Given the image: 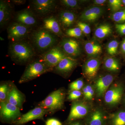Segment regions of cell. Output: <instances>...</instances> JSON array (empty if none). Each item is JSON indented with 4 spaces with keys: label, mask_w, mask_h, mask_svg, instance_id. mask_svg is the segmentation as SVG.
<instances>
[{
    "label": "cell",
    "mask_w": 125,
    "mask_h": 125,
    "mask_svg": "<svg viewBox=\"0 0 125 125\" xmlns=\"http://www.w3.org/2000/svg\"><path fill=\"white\" fill-rule=\"evenodd\" d=\"M103 12V10L101 7L95 6L90 8L84 11L81 15V20L85 22H92L96 21Z\"/></svg>",
    "instance_id": "obj_20"
},
{
    "label": "cell",
    "mask_w": 125,
    "mask_h": 125,
    "mask_svg": "<svg viewBox=\"0 0 125 125\" xmlns=\"http://www.w3.org/2000/svg\"><path fill=\"white\" fill-rule=\"evenodd\" d=\"M100 65V62L96 58L88 60L84 66V73L89 79L94 78L97 74Z\"/></svg>",
    "instance_id": "obj_19"
},
{
    "label": "cell",
    "mask_w": 125,
    "mask_h": 125,
    "mask_svg": "<svg viewBox=\"0 0 125 125\" xmlns=\"http://www.w3.org/2000/svg\"><path fill=\"white\" fill-rule=\"evenodd\" d=\"M114 80V77L111 74H107L98 78L95 83V88L97 96L103 97L108 90Z\"/></svg>",
    "instance_id": "obj_15"
},
{
    "label": "cell",
    "mask_w": 125,
    "mask_h": 125,
    "mask_svg": "<svg viewBox=\"0 0 125 125\" xmlns=\"http://www.w3.org/2000/svg\"><path fill=\"white\" fill-rule=\"evenodd\" d=\"M90 118L89 125H103L104 115L101 110L96 109L92 113Z\"/></svg>",
    "instance_id": "obj_25"
},
{
    "label": "cell",
    "mask_w": 125,
    "mask_h": 125,
    "mask_svg": "<svg viewBox=\"0 0 125 125\" xmlns=\"http://www.w3.org/2000/svg\"><path fill=\"white\" fill-rule=\"evenodd\" d=\"M84 49L87 54L91 56L99 55L102 52V49L101 45L93 41L86 42L84 45Z\"/></svg>",
    "instance_id": "obj_22"
},
{
    "label": "cell",
    "mask_w": 125,
    "mask_h": 125,
    "mask_svg": "<svg viewBox=\"0 0 125 125\" xmlns=\"http://www.w3.org/2000/svg\"><path fill=\"white\" fill-rule=\"evenodd\" d=\"M13 83L10 82H4L0 85V102H4L7 101V97Z\"/></svg>",
    "instance_id": "obj_24"
},
{
    "label": "cell",
    "mask_w": 125,
    "mask_h": 125,
    "mask_svg": "<svg viewBox=\"0 0 125 125\" xmlns=\"http://www.w3.org/2000/svg\"><path fill=\"white\" fill-rule=\"evenodd\" d=\"M60 46L65 54L68 55L69 57H75L80 55L81 49L79 43L73 39L65 38L62 39Z\"/></svg>",
    "instance_id": "obj_10"
},
{
    "label": "cell",
    "mask_w": 125,
    "mask_h": 125,
    "mask_svg": "<svg viewBox=\"0 0 125 125\" xmlns=\"http://www.w3.org/2000/svg\"><path fill=\"white\" fill-rule=\"evenodd\" d=\"M106 1L105 0H95L94 1V4L96 5H102Z\"/></svg>",
    "instance_id": "obj_40"
},
{
    "label": "cell",
    "mask_w": 125,
    "mask_h": 125,
    "mask_svg": "<svg viewBox=\"0 0 125 125\" xmlns=\"http://www.w3.org/2000/svg\"><path fill=\"white\" fill-rule=\"evenodd\" d=\"M9 53L12 60L20 64L29 62L36 54L32 45L24 40L11 42L9 46Z\"/></svg>",
    "instance_id": "obj_1"
},
{
    "label": "cell",
    "mask_w": 125,
    "mask_h": 125,
    "mask_svg": "<svg viewBox=\"0 0 125 125\" xmlns=\"http://www.w3.org/2000/svg\"><path fill=\"white\" fill-rule=\"evenodd\" d=\"M122 3H123L125 6V0H122Z\"/></svg>",
    "instance_id": "obj_43"
},
{
    "label": "cell",
    "mask_w": 125,
    "mask_h": 125,
    "mask_svg": "<svg viewBox=\"0 0 125 125\" xmlns=\"http://www.w3.org/2000/svg\"><path fill=\"white\" fill-rule=\"evenodd\" d=\"M77 64L76 59L67 56L62 59L53 69L57 73L66 74L72 71Z\"/></svg>",
    "instance_id": "obj_14"
},
{
    "label": "cell",
    "mask_w": 125,
    "mask_h": 125,
    "mask_svg": "<svg viewBox=\"0 0 125 125\" xmlns=\"http://www.w3.org/2000/svg\"><path fill=\"white\" fill-rule=\"evenodd\" d=\"M71 125H80L79 123L76 122V123H73V124H71Z\"/></svg>",
    "instance_id": "obj_42"
},
{
    "label": "cell",
    "mask_w": 125,
    "mask_h": 125,
    "mask_svg": "<svg viewBox=\"0 0 125 125\" xmlns=\"http://www.w3.org/2000/svg\"><path fill=\"white\" fill-rule=\"evenodd\" d=\"M11 1L15 4L22 5L25 3L26 1L24 0H11Z\"/></svg>",
    "instance_id": "obj_39"
},
{
    "label": "cell",
    "mask_w": 125,
    "mask_h": 125,
    "mask_svg": "<svg viewBox=\"0 0 125 125\" xmlns=\"http://www.w3.org/2000/svg\"><path fill=\"white\" fill-rule=\"evenodd\" d=\"M66 35L71 37L79 38L82 35L83 32L78 27L69 29L66 32Z\"/></svg>",
    "instance_id": "obj_31"
},
{
    "label": "cell",
    "mask_w": 125,
    "mask_h": 125,
    "mask_svg": "<svg viewBox=\"0 0 125 125\" xmlns=\"http://www.w3.org/2000/svg\"><path fill=\"white\" fill-rule=\"evenodd\" d=\"M113 125H125V111H120L115 114L112 120Z\"/></svg>",
    "instance_id": "obj_27"
},
{
    "label": "cell",
    "mask_w": 125,
    "mask_h": 125,
    "mask_svg": "<svg viewBox=\"0 0 125 125\" xmlns=\"http://www.w3.org/2000/svg\"><path fill=\"white\" fill-rule=\"evenodd\" d=\"M57 37L42 28L33 32L31 40L34 47L44 53L55 46L58 41Z\"/></svg>",
    "instance_id": "obj_2"
},
{
    "label": "cell",
    "mask_w": 125,
    "mask_h": 125,
    "mask_svg": "<svg viewBox=\"0 0 125 125\" xmlns=\"http://www.w3.org/2000/svg\"><path fill=\"white\" fill-rule=\"evenodd\" d=\"M25 101L24 94L13 84L6 101L21 109Z\"/></svg>",
    "instance_id": "obj_17"
},
{
    "label": "cell",
    "mask_w": 125,
    "mask_h": 125,
    "mask_svg": "<svg viewBox=\"0 0 125 125\" xmlns=\"http://www.w3.org/2000/svg\"><path fill=\"white\" fill-rule=\"evenodd\" d=\"M7 31L8 38L15 42L24 40L29 34L30 28L15 22L10 25Z\"/></svg>",
    "instance_id": "obj_6"
},
{
    "label": "cell",
    "mask_w": 125,
    "mask_h": 125,
    "mask_svg": "<svg viewBox=\"0 0 125 125\" xmlns=\"http://www.w3.org/2000/svg\"><path fill=\"white\" fill-rule=\"evenodd\" d=\"M77 26L79 28L83 33L88 34L91 32V30L88 25L83 22H79L77 23Z\"/></svg>",
    "instance_id": "obj_36"
},
{
    "label": "cell",
    "mask_w": 125,
    "mask_h": 125,
    "mask_svg": "<svg viewBox=\"0 0 125 125\" xmlns=\"http://www.w3.org/2000/svg\"><path fill=\"white\" fill-rule=\"evenodd\" d=\"M112 27L107 24L101 25L96 29L94 35L97 38L102 39L109 36L112 33Z\"/></svg>",
    "instance_id": "obj_23"
},
{
    "label": "cell",
    "mask_w": 125,
    "mask_h": 125,
    "mask_svg": "<svg viewBox=\"0 0 125 125\" xmlns=\"http://www.w3.org/2000/svg\"><path fill=\"white\" fill-rule=\"evenodd\" d=\"M15 19L16 22L29 28L34 27L37 23L35 15L29 9H25L18 12Z\"/></svg>",
    "instance_id": "obj_12"
},
{
    "label": "cell",
    "mask_w": 125,
    "mask_h": 125,
    "mask_svg": "<svg viewBox=\"0 0 125 125\" xmlns=\"http://www.w3.org/2000/svg\"><path fill=\"white\" fill-rule=\"evenodd\" d=\"M89 111V108L84 103L77 102L72 105L68 119L72 121L82 118L87 115Z\"/></svg>",
    "instance_id": "obj_13"
},
{
    "label": "cell",
    "mask_w": 125,
    "mask_h": 125,
    "mask_svg": "<svg viewBox=\"0 0 125 125\" xmlns=\"http://www.w3.org/2000/svg\"><path fill=\"white\" fill-rule=\"evenodd\" d=\"M118 43L116 40H113L109 42L107 46L108 53L111 56L115 55L117 52Z\"/></svg>",
    "instance_id": "obj_28"
},
{
    "label": "cell",
    "mask_w": 125,
    "mask_h": 125,
    "mask_svg": "<svg viewBox=\"0 0 125 125\" xmlns=\"http://www.w3.org/2000/svg\"><path fill=\"white\" fill-rule=\"evenodd\" d=\"M123 26V27H125V23L123 24H121Z\"/></svg>",
    "instance_id": "obj_44"
},
{
    "label": "cell",
    "mask_w": 125,
    "mask_h": 125,
    "mask_svg": "<svg viewBox=\"0 0 125 125\" xmlns=\"http://www.w3.org/2000/svg\"><path fill=\"white\" fill-rule=\"evenodd\" d=\"M122 1L120 0H109V4L112 10L117 11L122 7Z\"/></svg>",
    "instance_id": "obj_34"
},
{
    "label": "cell",
    "mask_w": 125,
    "mask_h": 125,
    "mask_svg": "<svg viewBox=\"0 0 125 125\" xmlns=\"http://www.w3.org/2000/svg\"><path fill=\"white\" fill-rule=\"evenodd\" d=\"M65 97L64 91L59 89L52 92L39 103V106L46 110L48 113H53L63 108Z\"/></svg>",
    "instance_id": "obj_4"
},
{
    "label": "cell",
    "mask_w": 125,
    "mask_h": 125,
    "mask_svg": "<svg viewBox=\"0 0 125 125\" xmlns=\"http://www.w3.org/2000/svg\"><path fill=\"white\" fill-rule=\"evenodd\" d=\"M43 22V28L50 31L57 37H61L63 36L60 23L54 16H51L45 18Z\"/></svg>",
    "instance_id": "obj_16"
},
{
    "label": "cell",
    "mask_w": 125,
    "mask_h": 125,
    "mask_svg": "<svg viewBox=\"0 0 125 125\" xmlns=\"http://www.w3.org/2000/svg\"><path fill=\"white\" fill-rule=\"evenodd\" d=\"M105 68L110 71L116 72L120 69L118 61L113 57H108L105 60L104 62Z\"/></svg>",
    "instance_id": "obj_26"
},
{
    "label": "cell",
    "mask_w": 125,
    "mask_h": 125,
    "mask_svg": "<svg viewBox=\"0 0 125 125\" xmlns=\"http://www.w3.org/2000/svg\"><path fill=\"white\" fill-rule=\"evenodd\" d=\"M47 113L48 112L45 109L41 107H37L21 115L13 123L16 125H24L33 120L42 119Z\"/></svg>",
    "instance_id": "obj_8"
},
{
    "label": "cell",
    "mask_w": 125,
    "mask_h": 125,
    "mask_svg": "<svg viewBox=\"0 0 125 125\" xmlns=\"http://www.w3.org/2000/svg\"><path fill=\"white\" fill-rule=\"evenodd\" d=\"M46 125H62L60 121L55 118H50L46 122Z\"/></svg>",
    "instance_id": "obj_37"
},
{
    "label": "cell",
    "mask_w": 125,
    "mask_h": 125,
    "mask_svg": "<svg viewBox=\"0 0 125 125\" xmlns=\"http://www.w3.org/2000/svg\"><path fill=\"white\" fill-rule=\"evenodd\" d=\"M112 18L115 22L119 23L125 22V9L115 12L112 15Z\"/></svg>",
    "instance_id": "obj_30"
},
{
    "label": "cell",
    "mask_w": 125,
    "mask_h": 125,
    "mask_svg": "<svg viewBox=\"0 0 125 125\" xmlns=\"http://www.w3.org/2000/svg\"><path fill=\"white\" fill-rule=\"evenodd\" d=\"M82 93L80 90H73L70 91L67 97V99L73 101L79 98L82 95Z\"/></svg>",
    "instance_id": "obj_35"
},
{
    "label": "cell",
    "mask_w": 125,
    "mask_h": 125,
    "mask_svg": "<svg viewBox=\"0 0 125 125\" xmlns=\"http://www.w3.org/2000/svg\"><path fill=\"white\" fill-rule=\"evenodd\" d=\"M51 70L40 58L36 59L27 65L19 83H27Z\"/></svg>",
    "instance_id": "obj_3"
},
{
    "label": "cell",
    "mask_w": 125,
    "mask_h": 125,
    "mask_svg": "<svg viewBox=\"0 0 125 125\" xmlns=\"http://www.w3.org/2000/svg\"><path fill=\"white\" fill-rule=\"evenodd\" d=\"M61 2L66 7L71 9H76L78 6V2L76 0H62Z\"/></svg>",
    "instance_id": "obj_33"
},
{
    "label": "cell",
    "mask_w": 125,
    "mask_h": 125,
    "mask_svg": "<svg viewBox=\"0 0 125 125\" xmlns=\"http://www.w3.org/2000/svg\"><path fill=\"white\" fill-rule=\"evenodd\" d=\"M94 94V90L91 85H87L83 88V94L86 100L90 101L93 99Z\"/></svg>",
    "instance_id": "obj_29"
},
{
    "label": "cell",
    "mask_w": 125,
    "mask_h": 125,
    "mask_svg": "<svg viewBox=\"0 0 125 125\" xmlns=\"http://www.w3.org/2000/svg\"><path fill=\"white\" fill-rule=\"evenodd\" d=\"M20 110V108L7 101L0 103V117L5 120L15 121L22 115Z\"/></svg>",
    "instance_id": "obj_7"
},
{
    "label": "cell",
    "mask_w": 125,
    "mask_h": 125,
    "mask_svg": "<svg viewBox=\"0 0 125 125\" xmlns=\"http://www.w3.org/2000/svg\"><path fill=\"white\" fill-rule=\"evenodd\" d=\"M32 3L35 11L41 15L52 13L56 6V1L54 0H34Z\"/></svg>",
    "instance_id": "obj_11"
},
{
    "label": "cell",
    "mask_w": 125,
    "mask_h": 125,
    "mask_svg": "<svg viewBox=\"0 0 125 125\" xmlns=\"http://www.w3.org/2000/svg\"><path fill=\"white\" fill-rule=\"evenodd\" d=\"M123 92V88L121 85H112L104 95L105 103L112 106L117 105L121 99Z\"/></svg>",
    "instance_id": "obj_9"
},
{
    "label": "cell",
    "mask_w": 125,
    "mask_h": 125,
    "mask_svg": "<svg viewBox=\"0 0 125 125\" xmlns=\"http://www.w3.org/2000/svg\"><path fill=\"white\" fill-rule=\"evenodd\" d=\"M12 8L8 1H0V26L4 27L9 22L11 18Z\"/></svg>",
    "instance_id": "obj_18"
},
{
    "label": "cell",
    "mask_w": 125,
    "mask_h": 125,
    "mask_svg": "<svg viewBox=\"0 0 125 125\" xmlns=\"http://www.w3.org/2000/svg\"><path fill=\"white\" fill-rule=\"evenodd\" d=\"M121 48L123 52L125 53V39L123 40L121 45Z\"/></svg>",
    "instance_id": "obj_41"
},
{
    "label": "cell",
    "mask_w": 125,
    "mask_h": 125,
    "mask_svg": "<svg viewBox=\"0 0 125 125\" xmlns=\"http://www.w3.org/2000/svg\"><path fill=\"white\" fill-rule=\"evenodd\" d=\"M115 28L117 31L121 34L125 35V28L123 27L121 24H116Z\"/></svg>",
    "instance_id": "obj_38"
},
{
    "label": "cell",
    "mask_w": 125,
    "mask_h": 125,
    "mask_svg": "<svg viewBox=\"0 0 125 125\" xmlns=\"http://www.w3.org/2000/svg\"><path fill=\"white\" fill-rule=\"evenodd\" d=\"M76 19V16L73 12L70 11H62L60 13L58 21L61 25L68 28L74 24Z\"/></svg>",
    "instance_id": "obj_21"
},
{
    "label": "cell",
    "mask_w": 125,
    "mask_h": 125,
    "mask_svg": "<svg viewBox=\"0 0 125 125\" xmlns=\"http://www.w3.org/2000/svg\"><path fill=\"white\" fill-rule=\"evenodd\" d=\"M84 82L83 80L79 79L73 81L69 85V89L70 91L73 90H80L83 88Z\"/></svg>",
    "instance_id": "obj_32"
},
{
    "label": "cell",
    "mask_w": 125,
    "mask_h": 125,
    "mask_svg": "<svg viewBox=\"0 0 125 125\" xmlns=\"http://www.w3.org/2000/svg\"><path fill=\"white\" fill-rule=\"evenodd\" d=\"M67 56L60 46H55L43 53L40 56L39 58L52 70L62 59Z\"/></svg>",
    "instance_id": "obj_5"
}]
</instances>
